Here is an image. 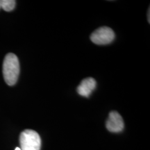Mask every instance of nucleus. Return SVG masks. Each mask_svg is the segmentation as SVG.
<instances>
[{
  "mask_svg": "<svg viewBox=\"0 0 150 150\" xmlns=\"http://www.w3.org/2000/svg\"><path fill=\"white\" fill-rule=\"evenodd\" d=\"M1 8V0H0V8Z\"/></svg>",
  "mask_w": 150,
  "mask_h": 150,
  "instance_id": "1a4fd4ad",
  "label": "nucleus"
},
{
  "mask_svg": "<svg viewBox=\"0 0 150 150\" xmlns=\"http://www.w3.org/2000/svg\"><path fill=\"white\" fill-rule=\"evenodd\" d=\"M106 127L110 132H121L125 127V124L122 116L116 111L110 112L106 121Z\"/></svg>",
  "mask_w": 150,
  "mask_h": 150,
  "instance_id": "20e7f679",
  "label": "nucleus"
},
{
  "mask_svg": "<svg viewBox=\"0 0 150 150\" xmlns=\"http://www.w3.org/2000/svg\"><path fill=\"white\" fill-rule=\"evenodd\" d=\"M16 4V1L15 0H1V8L9 12L15 8Z\"/></svg>",
  "mask_w": 150,
  "mask_h": 150,
  "instance_id": "423d86ee",
  "label": "nucleus"
},
{
  "mask_svg": "<svg viewBox=\"0 0 150 150\" xmlns=\"http://www.w3.org/2000/svg\"><path fill=\"white\" fill-rule=\"evenodd\" d=\"M115 39V33L109 27H102L95 30L91 35L92 42L96 45H103L109 44Z\"/></svg>",
  "mask_w": 150,
  "mask_h": 150,
  "instance_id": "7ed1b4c3",
  "label": "nucleus"
},
{
  "mask_svg": "<svg viewBox=\"0 0 150 150\" xmlns=\"http://www.w3.org/2000/svg\"><path fill=\"white\" fill-rule=\"evenodd\" d=\"M96 81L93 78H87L83 79L77 88V92L81 96L88 97L95 88H96Z\"/></svg>",
  "mask_w": 150,
  "mask_h": 150,
  "instance_id": "39448f33",
  "label": "nucleus"
},
{
  "mask_svg": "<svg viewBox=\"0 0 150 150\" xmlns=\"http://www.w3.org/2000/svg\"><path fill=\"white\" fill-rule=\"evenodd\" d=\"M3 75L7 85L12 86L16 83L20 74V63L16 54L8 53L3 62Z\"/></svg>",
  "mask_w": 150,
  "mask_h": 150,
  "instance_id": "f257e3e1",
  "label": "nucleus"
},
{
  "mask_svg": "<svg viewBox=\"0 0 150 150\" xmlns=\"http://www.w3.org/2000/svg\"><path fill=\"white\" fill-rule=\"evenodd\" d=\"M149 11H150V9L149 8L148 9V22H150V21H149Z\"/></svg>",
  "mask_w": 150,
  "mask_h": 150,
  "instance_id": "0eeeda50",
  "label": "nucleus"
},
{
  "mask_svg": "<svg viewBox=\"0 0 150 150\" xmlns=\"http://www.w3.org/2000/svg\"><path fill=\"white\" fill-rule=\"evenodd\" d=\"M21 150H40L41 139L36 131L27 129L22 131L20 136Z\"/></svg>",
  "mask_w": 150,
  "mask_h": 150,
  "instance_id": "f03ea898",
  "label": "nucleus"
},
{
  "mask_svg": "<svg viewBox=\"0 0 150 150\" xmlns=\"http://www.w3.org/2000/svg\"><path fill=\"white\" fill-rule=\"evenodd\" d=\"M15 150H21V149H20V147H16V149H15Z\"/></svg>",
  "mask_w": 150,
  "mask_h": 150,
  "instance_id": "6e6552de",
  "label": "nucleus"
}]
</instances>
